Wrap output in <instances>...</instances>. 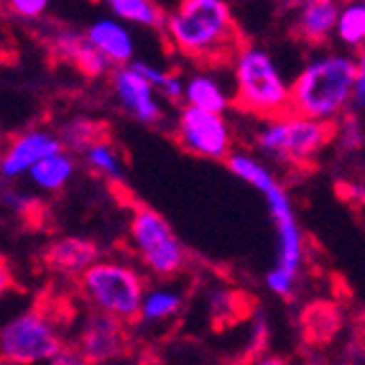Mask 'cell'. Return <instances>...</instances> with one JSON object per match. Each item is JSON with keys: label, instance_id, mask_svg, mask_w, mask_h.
<instances>
[{"label": "cell", "instance_id": "1", "mask_svg": "<svg viewBox=\"0 0 365 365\" xmlns=\"http://www.w3.org/2000/svg\"><path fill=\"white\" fill-rule=\"evenodd\" d=\"M164 34L179 54L207 67L232 64L243 49L232 11L222 0H182L169 13Z\"/></svg>", "mask_w": 365, "mask_h": 365}, {"label": "cell", "instance_id": "2", "mask_svg": "<svg viewBox=\"0 0 365 365\" xmlns=\"http://www.w3.org/2000/svg\"><path fill=\"white\" fill-rule=\"evenodd\" d=\"M358 59L327 54L312 59L292 82V113L317 123H335L355 98Z\"/></svg>", "mask_w": 365, "mask_h": 365}, {"label": "cell", "instance_id": "3", "mask_svg": "<svg viewBox=\"0 0 365 365\" xmlns=\"http://www.w3.org/2000/svg\"><path fill=\"white\" fill-rule=\"evenodd\" d=\"M232 79H235V105L240 113L279 120L292 113V85L276 69L268 51L258 46H243L232 61Z\"/></svg>", "mask_w": 365, "mask_h": 365}, {"label": "cell", "instance_id": "4", "mask_svg": "<svg viewBox=\"0 0 365 365\" xmlns=\"http://www.w3.org/2000/svg\"><path fill=\"white\" fill-rule=\"evenodd\" d=\"M79 289L100 314L115 317L118 322L130 324L140 319L143 299H146V281L128 263L100 261L79 279Z\"/></svg>", "mask_w": 365, "mask_h": 365}, {"label": "cell", "instance_id": "5", "mask_svg": "<svg viewBox=\"0 0 365 365\" xmlns=\"http://www.w3.org/2000/svg\"><path fill=\"white\" fill-rule=\"evenodd\" d=\"M337 125L335 123H317L302 115L279 118V120H268L258 130V148L274 158H281L287 164H307L309 158L327 146L335 138Z\"/></svg>", "mask_w": 365, "mask_h": 365}, {"label": "cell", "instance_id": "6", "mask_svg": "<svg viewBox=\"0 0 365 365\" xmlns=\"http://www.w3.org/2000/svg\"><path fill=\"white\" fill-rule=\"evenodd\" d=\"M64 350L54 322L41 309L16 314L0 329V355L8 365L51 363Z\"/></svg>", "mask_w": 365, "mask_h": 365}, {"label": "cell", "instance_id": "7", "mask_svg": "<svg viewBox=\"0 0 365 365\" xmlns=\"http://www.w3.org/2000/svg\"><path fill=\"white\" fill-rule=\"evenodd\" d=\"M130 243L135 256L153 276L169 279L187 266V250L171 225L151 207H135L130 217Z\"/></svg>", "mask_w": 365, "mask_h": 365}, {"label": "cell", "instance_id": "8", "mask_svg": "<svg viewBox=\"0 0 365 365\" xmlns=\"http://www.w3.org/2000/svg\"><path fill=\"white\" fill-rule=\"evenodd\" d=\"M177 143L192 156L227 161L232 153V133L225 115L184 108L177 123Z\"/></svg>", "mask_w": 365, "mask_h": 365}, {"label": "cell", "instance_id": "9", "mask_svg": "<svg viewBox=\"0 0 365 365\" xmlns=\"http://www.w3.org/2000/svg\"><path fill=\"white\" fill-rule=\"evenodd\" d=\"M263 197H266L268 212H271V220L276 225V237H279V263L276 266L284 268L287 274L299 276V271L304 266V232H302L297 212L292 207L289 192L276 179L263 192Z\"/></svg>", "mask_w": 365, "mask_h": 365}, {"label": "cell", "instance_id": "10", "mask_svg": "<svg viewBox=\"0 0 365 365\" xmlns=\"http://www.w3.org/2000/svg\"><path fill=\"white\" fill-rule=\"evenodd\" d=\"M125 342V324L118 322L115 317L92 312L79 329L77 350L90 365H103L123 355Z\"/></svg>", "mask_w": 365, "mask_h": 365}, {"label": "cell", "instance_id": "11", "mask_svg": "<svg viewBox=\"0 0 365 365\" xmlns=\"http://www.w3.org/2000/svg\"><path fill=\"white\" fill-rule=\"evenodd\" d=\"M61 151L64 146L59 135L49 130H26L8 143L6 153L0 158V174L6 179H19L24 174H31V169L41 164L43 158L56 156Z\"/></svg>", "mask_w": 365, "mask_h": 365}, {"label": "cell", "instance_id": "12", "mask_svg": "<svg viewBox=\"0 0 365 365\" xmlns=\"http://www.w3.org/2000/svg\"><path fill=\"white\" fill-rule=\"evenodd\" d=\"M113 92L123 110L130 113L138 123L151 125L164 118V108L156 100V90L138 72H133V67L113 69Z\"/></svg>", "mask_w": 365, "mask_h": 365}, {"label": "cell", "instance_id": "13", "mask_svg": "<svg viewBox=\"0 0 365 365\" xmlns=\"http://www.w3.org/2000/svg\"><path fill=\"white\" fill-rule=\"evenodd\" d=\"M100 263V248L87 237H61L43 250V266L61 276H82Z\"/></svg>", "mask_w": 365, "mask_h": 365}, {"label": "cell", "instance_id": "14", "mask_svg": "<svg viewBox=\"0 0 365 365\" xmlns=\"http://www.w3.org/2000/svg\"><path fill=\"white\" fill-rule=\"evenodd\" d=\"M85 36L115 69L133 64L135 46H133V38H130V31L125 29L123 21L100 19L87 29Z\"/></svg>", "mask_w": 365, "mask_h": 365}, {"label": "cell", "instance_id": "15", "mask_svg": "<svg viewBox=\"0 0 365 365\" xmlns=\"http://www.w3.org/2000/svg\"><path fill=\"white\" fill-rule=\"evenodd\" d=\"M340 11L335 0H309L299 8L297 21H294V31L302 41L319 46L327 41L332 34H337V21H340Z\"/></svg>", "mask_w": 365, "mask_h": 365}, {"label": "cell", "instance_id": "16", "mask_svg": "<svg viewBox=\"0 0 365 365\" xmlns=\"http://www.w3.org/2000/svg\"><path fill=\"white\" fill-rule=\"evenodd\" d=\"M51 49L59 59L72 61L79 72H85L87 77H100L108 69H113L108 59L100 54L90 41H87L85 34H74V31H59L51 36Z\"/></svg>", "mask_w": 365, "mask_h": 365}, {"label": "cell", "instance_id": "17", "mask_svg": "<svg viewBox=\"0 0 365 365\" xmlns=\"http://www.w3.org/2000/svg\"><path fill=\"white\" fill-rule=\"evenodd\" d=\"M184 103L187 108L205 110V113H217L222 115L230 105V98L225 95V90L215 82V79L205 77V74H195V77L187 82V90H184Z\"/></svg>", "mask_w": 365, "mask_h": 365}, {"label": "cell", "instance_id": "18", "mask_svg": "<svg viewBox=\"0 0 365 365\" xmlns=\"http://www.w3.org/2000/svg\"><path fill=\"white\" fill-rule=\"evenodd\" d=\"M110 11L123 24H135L143 29H166L164 8L151 3V0H113Z\"/></svg>", "mask_w": 365, "mask_h": 365}, {"label": "cell", "instance_id": "19", "mask_svg": "<svg viewBox=\"0 0 365 365\" xmlns=\"http://www.w3.org/2000/svg\"><path fill=\"white\" fill-rule=\"evenodd\" d=\"M72 174H74L72 156H69L67 151H61V153H56V156L43 158L38 166H34L29 179L36 184L38 189H43V192H59V189L72 179Z\"/></svg>", "mask_w": 365, "mask_h": 365}, {"label": "cell", "instance_id": "20", "mask_svg": "<svg viewBox=\"0 0 365 365\" xmlns=\"http://www.w3.org/2000/svg\"><path fill=\"white\" fill-rule=\"evenodd\" d=\"M100 133H103V125H100V123L90 120V118H74V120H69L67 125L61 128L59 140L64 148L87 153L92 146L103 143Z\"/></svg>", "mask_w": 365, "mask_h": 365}, {"label": "cell", "instance_id": "21", "mask_svg": "<svg viewBox=\"0 0 365 365\" xmlns=\"http://www.w3.org/2000/svg\"><path fill=\"white\" fill-rule=\"evenodd\" d=\"M182 294L174 289H148L146 299H143V309H140V319L143 322H164L171 319L182 309Z\"/></svg>", "mask_w": 365, "mask_h": 365}, {"label": "cell", "instance_id": "22", "mask_svg": "<svg viewBox=\"0 0 365 365\" xmlns=\"http://www.w3.org/2000/svg\"><path fill=\"white\" fill-rule=\"evenodd\" d=\"M337 38L350 49L365 51V3H347L337 21Z\"/></svg>", "mask_w": 365, "mask_h": 365}, {"label": "cell", "instance_id": "23", "mask_svg": "<svg viewBox=\"0 0 365 365\" xmlns=\"http://www.w3.org/2000/svg\"><path fill=\"white\" fill-rule=\"evenodd\" d=\"M85 158L92 171H98V174H103V177H108V179H120V158H118L113 146H108L105 140L98 143V146H92L90 151L85 153Z\"/></svg>", "mask_w": 365, "mask_h": 365}, {"label": "cell", "instance_id": "24", "mask_svg": "<svg viewBox=\"0 0 365 365\" xmlns=\"http://www.w3.org/2000/svg\"><path fill=\"white\" fill-rule=\"evenodd\" d=\"M266 287H268V292H274L276 297L289 299V297L294 294V287H297V276L287 274L284 268L274 266V268H271V271L266 274Z\"/></svg>", "mask_w": 365, "mask_h": 365}, {"label": "cell", "instance_id": "25", "mask_svg": "<svg viewBox=\"0 0 365 365\" xmlns=\"http://www.w3.org/2000/svg\"><path fill=\"white\" fill-rule=\"evenodd\" d=\"M232 307H237V294L235 292H217L212 294V302H210V309H212L215 322H227V319H235L230 314Z\"/></svg>", "mask_w": 365, "mask_h": 365}, {"label": "cell", "instance_id": "26", "mask_svg": "<svg viewBox=\"0 0 365 365\" xmlns=\"http://www.w3.org/2000/svg\"><path fill=\"white\" fill-rule=\"evenodd\" d=\"M46 6H49L46 0H13V3H8V8H11L19 19H26V21L41 19Z\"/></svg>", "mask_w": 365, "mask_h": 365}, {"label": "cell", "instance_id": "27", "mask_svg": "<svg viewBox=\"0 0 365 365\" xmlns=\"http://www.w3.org/2000/svg\"><path fill=\"white\" fill-rule=\"evenodd\" d=\"M340 135L345 138V143L350 148H360L363 146V130H360L358 120H355V115H350L345 120V125L340 128Z\"/></svg>", "mask_w": 365, "mask_h": 365}, {"label": "cell", "instance_id": "28", "mask_svg": "<svg viewBox=\"0 0 365 365\" xmlns=\"http://www.w3.org/2000/svg\"><path fill=\"white\" fill-rule=\"evenodd\" d=\"M355 108H365V51L358 59V82H355V98H353Z\"/></svg>", "mask_w": 365, "mask_h": 365}, {"label": "cell", "instance_id": "29", "mask_svg": "<svg viewBox=\"0 0 365 365\" xmlns=\"http://www.w3.org/2000/svg\"><path fill=\"white\" fill-rule=\"evenodd\" d=\"M49 365H90L82 355H79L77 347H64Z\"/></svg>", "mask_w": 365, "mask_h": 365}, {"label": "cell", "instance_id": "30", "mask_svg": "<svg viewBox=\"0 0 365 365\" xmlns=\"http://www.w3.org/2000/svg\"><path fill=\"white\" fill-rule=\"evenodd\" d=\"M250 365H289V363H287V360L271 358V355H268V358H258L256 363H250Z\"/></svg>", "mask_w": 365, "mask_h": 365}]
</instances>
